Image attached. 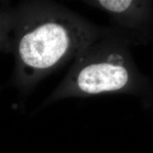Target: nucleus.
Wrapping results in <instances>:
<instances>
[{
  "instance_id": "1",
  "label": "nucleus",
  "mask_w": 153,
  "mask_h": 153,
  "mask_svg": "<svg viewBox=\"0 0 153 153\" xmlns=\"http://www.w3.org/2000/svg\"><path fill=\"white\" fill-rule=\"evenodd\" d=\"M14 13V82L24 94L109 30L54 1H25Z\"/></svg>"
},
{
  "instance_id": "2",
  "label": "nucleus",
  "mask_w": 153,
  "mask_h": 153,
  "mask_svg": "<svg viewBox=\"0 0 153 153\" xmlns=\"http://www.w3.org/2000/svg\"><path fill=\"white\" fill-rule=\"evenodd\" d=\"M126 38L109 26L106 34L87 45L68 73L42 104L45 107L68 98L126 94L141 102L150 94L153 82L137 68Z\"/></svg>"
},
{
  "instance_id": "3",
  "label": "nucleus",
  "mask_w": 153,
  "mask_h": 153,
  "mask_svg": "<svg viewBox=\"0 0 153 153\" xmlns=\"http://www.w3.org/2000/svg\"><path fill=\"white\" fill-rule=\"evenodd\" d=\"M86 4L106 13L111 27L131 45L153 43V1L144 0H91Z\"/></svg>"
},
{
  "instance_id": "4",
  "label": "nucleus",
  "mask_w": 153,
  "mask_h": 153,
  "mask_svg": "<svg viewBox=\"0 0 153 153\" xmlns=\"http://www.w3.org/2000/svg\"><path fill=\"white\" fill-rule=\"evenodd\" d=\"M14 16V7L0 4V52H11Z\"/></svg>"
},
{
  "instance_id": "5",
  "label": "nucleus",
  "mask_w": 153,
  "mask_h": 153,
  "mask_svg": "<svg viewBox=\"0 0 153 153\" xmlns=\"http://www.w3.org/2000/svg\"><path fill=\"white\" fill-rule=\"evenodd\" d=\"M141 103L145 110L153 113V87L149 97Z\"/></svg>"
}]
</instances>
